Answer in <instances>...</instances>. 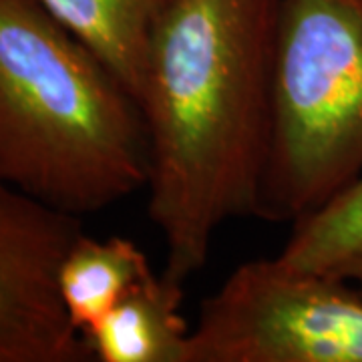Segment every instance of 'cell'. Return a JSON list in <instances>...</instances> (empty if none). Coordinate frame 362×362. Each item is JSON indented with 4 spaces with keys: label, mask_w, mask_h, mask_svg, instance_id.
Segmentation results:
<instances>
[{
    "label": "cell",
    "mask_w": 362,
    "mask_h": 362,
    "mask_svg": "<svg viewBox=\"0 0 362 362\" xmlns=\"http://www.w3.org/2000/svg\"><path fill=\"white\" fill-rule=\"evenodd\" d=\"M278 11L280 0H177L151 40L137 97L147 211L177 282L206 266L226 221L258 216Z\"/></svg>",
    "instance_id": "cell-1"
},
{
    "label": "cell",
    "mask_w": 362,
    "mask_h": 362,
    "mask_svg": "<svg viewBox=\"0 0 362 362\" xmlns=\"http://www.w3.org/2000/svg\"><path fill=\"white\" fill-rule=\"evenodd\" d=\"M147 173L135 97L39 0H0V181L83 218Z\"/></svg>",
    "instance_id": "cell-2"
},
{
    "label": "cell",
    "mask_w": 362,
    "mask_h": 362,
    "mask_svg": "<svg viewBox=\"0 0 362 362\" xmlns=\"http://www.w3.org/2000/svg\"><path fill=\"white\" fill-rule=\"evenodd\" d=\"M362 177V0H280L256 218L298 221Z\"/></svg>",
    "instance_id": "cell-3"
},
{
    "label": "cell",
    "mask_w": 362,
    "mask_h": 362,
    "mask_svg": "<svg viewBox=\"0 0 362 362\" xmlns=\"http://www.w3.org/2000/svg\"><path fill=\"white\" fill-rule=\"evenodd\" d=\"M187 362H362V292L278 256L244 262L202 302Z\"/></svg>",
    "instance_id": "cell-4"
},
{
    "label": "cell",
    "mask_w": 362,
    "mask_h": 362,
    "mask_svg": "<svg viewBox=\"0 0 362 362\" xmlns=\"http://www.w3.org/2000/svg\"><path fill=\"white\" fill-rule=\"evenodd\" d=\"M78 216L0 181V362H89L59 294V268Z\"/></svg>",
    "instance_id": "cell-5"
},
{
    "label": "cell",
    "mask_w": 362,
    "mask_h": 362,
    "mask_svg": "<svg viewBox=\"0 0 362 362\" xmlns=\"http://www.w3.org/2000/svg\"><path fill=\"white\" fill-rule=\"evenodd\" d=\"M181 308L183 282L153 272L83 334L93 361L187 362L192 326Z\"/></svg>",
    "instance_id": "cell-6"
},
{
    "label": "cell",
    "mask_w": 362,
    "mask_h": 362,
    "mask_svg": "<svg viewBox=\"0 0 362 362\" xmlns=\"http://www.w3.org/2000/svg\"><path fill=\"white\" fill-rule=\"evenodd\" d=\"M39 2L101 59L137 101L153 35L177 0Z\"/></svg>",
    "instance_id": "cell-7"
},
{
    "label": "cell",
    "mask_w": 362,
    "mask_h": 362,
    "mask_svg": "<svg viewBox=\"0 0 362 362\" xmlns=\"http://www.w3.org/2000/svg\"><path fill=\"white\" fill-rule=\"evenodd\" d=\"M153 274L149 258L129 238L81 233L59 268V294L81 334Z\"/></svg>",
    "instance_id": "cell-8"
},
{
    "label": "cell",
    "mask_w": 362,
    "mask_h": 362,
    "mask_svg": "<svg viewBox=\"0 0 362 362\" xmlns=\"http://www.w3.org/2000/svg\"><path fill=\"white\" fill-rule=\"evenodd\" d=\"M362 250V177L320 211L292 226L278 254L298 270L330 272Z\"/></svg>",
    "instance_id": "cell-9"
},
{
    "label": "cell",
    "mask_w": 362,
    "mask_h": 362,
    "mask_svg": "<svg viewBox=\"0 0 362 362\" xmlns=\"http://www.w3.org/2000/svg\"><path fill=\"white\" fill-rule=\"evenodd\" d=\"M330 272L350 280V282L362 292V250L354 252L350 258H346L344 262H340L337 268H332Z\"/></svg>",
    "instance_id": "cell-10"
}]
</instances>
